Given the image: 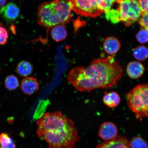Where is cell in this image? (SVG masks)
Here are the masks:
<instances>
[{
	"label": "cell",
	"instance_id": "obj_1",
	"mask_svg": "<svg viewBox=\"0 0 148 148\" xmlns=\"http://www.w3.org/2000/svg\"><path fill=\"white\" fill-rule=\"evenodd\" d=\"M36 123L37 136L49 148H74L79 141L74 122L60 112H46Z\"/></svg>",
	"mask_w": 148,
	"mask_h": 148
},
{
	"label": "cell",
	"instance_id": "obj_2",
	"mask_svg": "<svg viewBox=\"0 0 148 148\" xmlns=\"http://www.w3.org/2000/svg\"><path fill=\"white\" fill-rule=\"evenodd\" d=\"M86 70L92 90L112 88L121 79L124 72L123 68L113 56L94 59Z\"/></svg>",
	"mask_w": 148,
	"mask_h": 148
},
{
	"label": "cell",
	"instance_id": "obj_3",
	"mask_svg": "<svg viewBox=\"0 0 148 148\" xmlns=\"http://www.w3.org/2000/svg\"><path fill=\"white\" fill-rule=\"evenodd\" d=\"M69 0H54L42 3L38 7V23L46 28L64 25L70 22L72 17Z\"/></svg>",
	"mask_w": 148,
	"mask_h": 148
},
{
	"label": "cell",
	"instance_id": "obj_4",
	"mask_svg": "<svg viewBox=\"0 0 148 148\" xmlns=\"http://www.w3.org/2000/svg\"><path fill=\"white\" fill-rule=\"evenodd\" d=\"M127 106L137 119L148 117V83L140 84L130 90L126 95Z\"/></svg>",
	"mask_w": 148,
	"mask_h": 148
},
{
	"label": "cell",
	"instance_id": "obj_5",
	"mask_svg": "<svg viewBox=\"0 0 148 148\" xmlns=\"http://www.w3.org/2000/svg\"><path fill=\"white\" fill-rule=\"evenodd\" d=\"M120 21L128 27L139 20L142 14L137 0H117Z\"/></svg>",
	"mask_w": 148,
	"mask_h": 148
},
{
	"label": "cell",
	"instance_id": "obj_6",
	"mask_svg": "<svg viewBox=\"0 0 148 148\" xmlns=\"http://www.w3.org/2000/svg\"><path fill=\"white\" fill-rule=\"evenodd\" d=\"M71 10L82 16L95 18L103 13L98 7L97 0H69Z\"/></svg>",
	"mask_w": 148,
	"mask_h": 148
},
{
	"label": "cell",
	"instance_id": "obj_7",
	"mask_svg": "<svg viewBox=\"0 0 148 148\" xmlns=\"http://www.w3.org/2000/svg\"><path fill=\"white\" fill-rule=\"evenodd\" d=\"M118 129L112 122L107 121L101 124L99 131V136L102 139L108 141L117 136Z\"/></svg>",
	"mask_w": 148,
	"mask_h": 148
},
{
	"label": "cell",
	"instance_id": "obj_8",
	"mask_svg": "<svg viewBox=\"0 0 148 148\" xmlns=\"http://www.w3.org/2000/svg\"><path fill=\"white\" fill-rule=\"evenodd\" d=\"M20 9L18 5L13 3H9L0 9V13L3 18L8 23L15 21L20 14Z\"/></svg>",
	"mask_w": 148,
	"mask_h": 148
},
{
	"label": "cell",
	"instance_id": "obj_9",
	"mask_svg": "<svg viewBox=\"0 0 148 148\" xmlns=\"http://www.w3.org/2000/svg\"><path fill=\"white\" fill-rule=\"evenodd\" d=\"M96 148H131L130 142L125 137L119 136L114 139L98 144Z\"/></svg>",
	"mask_w": 148,
	"mask_h": 148
},
{
	"label": "cell",
	"instance_id": "obj_10",
	"mask_svg": "<svg viewBox=\"0 0 148 148\" xmlns=\"http://www.w3.org/2000/svg\"><path fill=\"white\" fill-rule=\"evenodd\" d=\"M145 71L143 65L137 61H133L127 64L126 72L128 77L132 79H136L142 76Z\"/></svg>",
	"mask_w": 148,
	"mask_h": 148
},
{
	"label": "cell",
	"instance_id": "obj_11",
	"mask_svg": "<svg viewBox=\"0 0 148 148\" xmlns=\"http://www.w3.org/2000/svg\"><path fill=\"white\" fill-rule=\"evenodd\" d=\"M20 86L24 93L30 95L38 90L39 85L35 77H27L22 80Z\"/></svg>",
	"mask_w": 148,
	"mask_h": 148
},
{
	"label": "cell",
	"instance_id": "obj_12",
	"mask_svg": "<svg viewBox=\"0 0 148 148\" xmlns=\"http://www.w3.org/2000/svg\"><path fill=\"white\" fill-rule=\"evenodd\" d=\"M121 47L119 40L114 36L107 38L103 43V49L108 54L113 56L119 51Z\"/></svg>",
	"mask_w": 148,
	"mask_h": 148
},
{
	"label": "cell",
	"instance_id": "obj_13",
	"mask_svg": "<svg viewBox=\"0 0 148 148\" xmlns=\"http://www.w3.org/2000/svg\"><path fill=\"white\" fill-rule=\"evenodd\" d=\"M103 101L106 106L111 108H115L121 102V98L117 92L112 91L105 92Z\"/></svg>",
	"mask_w": 148,
	"mask_h": 148
},
{
	"label": "cell",
	"instance_id": "obj_14",
	"mask_svg": "<svg viewBox=\"0 0 148 148\" xmlns=\"http://www.w3.org/2000/svg\"><path fill=\"white\" fill-rule=\"evenodd\" d=\"M64 25H60L53 27L51 31V36L56 42H60L65 39L67 36V31Z\"/></svg>",
	"mask_w": 148,
	"mask_h": 148
},
{
	"label": "cell",
	"instance_id": "obj_15",
	"mask_svg": "<svg viewBox=\"0 0 148 148\" xmlns=\"http://www.w3.org/2000/svg\"><path fill=\"white\" fill-rule=\"evenodd\" d=\"M33 67L30 62L26 60H23L18 63L16 67L17 73L21 76L27 77L32 73Z\"/></svg>",
	"mask_w": 148,
	"mask_h": 148
},
{
	"label": "cell",
	"instance_id": "obj_16",
	"mask_svg": "<svg viewBox=\"0 0 148 148\" xmlns=\"http://www.w3.org/2000/svg\"><path fill=\"white\" fill-rule=\"evenodd\" d=\"M133 55L134 58L138 61H144L148 58V49L145 46H138L134 49Z\"/></svg>",
	"mask_w": 148,
	"mask_h": 148
},
{
	"label": "cell",
	"instance_id": "obj_17",
	"mask_svg": "<svg viewBox=\"0 0 148 148\" xmlns=\"http://www.w3.org/2000/svg\"><path fill=\"white\" fill-rule=\"evenodd\" d=\"M0 148H16L13 140L6 133L0 134Z\"/></svg>",
	"mask_w": 148,
	"mask_h": 148
},
{
	"label": "cell",
	"instance_id": "obj_18",
	"mask_svg": "<svg viewBox=\"0 0 148 148\" xmlns=\"http://www.w3.org/2000/svg\"><path fill=\"white\" fill-rule=\"evenodd\" d=\"M5 85L7 89L9 90H14L16 89L19 86V81L16 76L10 75L5 78Z\"/></svg>",
	"mask_w": 148,
	"mask_h": 148
},
{
	"label": "cell",
	"instance_id": "obj_19",
	"mask_svg": "<svg viewBox=\"0 0 148 148\" xmlns=\"http://www.w3.org/2000/svg\"><path fill=\"white\" fill-rule=\"evenodd\" d=\"M117 1V0H97L98 7L103 12H108L112 9Z\"/></svg>",
	"mask_w": 148,
	"mask_h": 148
},
{
	"label": "cell",
	"instance_id": "obj_20",
	"mask_svg": "<svg viewBox=\"0 0 148 148\" xmlns=\"http://www.w3.org/2000/svg\"><path fill=\"white\" fill-rule=\"evenodd\" d=\"M131 148H148L147 142L140 136L133 138L130 142Z\"/></svg>",
	"mask_w": 148,
	"mask_h": 148
},
{
	"label": "cell",
	"instance_id": "obj_21",
	"mask_svg": "<svg viewBox=\"0 0 148 148\" xmlns=\"http://www.w3.org/2000/svg\"><path fill=\"white\" fill-rule=\"evenodd\" d=\"M105 13L107 20L112 23L116 24L120 22L119 14L117 9H112Z\"/></svg>",
	"mask_w": 148,
	"mask_h": 148
},
{
	"label": "cell",
	"instance_id": "obj_22",
	"mask_svg": "<svg viewBox=\"0 0 148 148\" xmlns=\"http://www.w3.org/2000/svg\"><path fill=\"white\" fill-rule=\"evenodd\" d=\"M138 41L140 43H144L148 42V31L147 29H141L136 35Z\"/></svg>",
	"mask_w": 148,
	"mask_h": 148
},
{
	"label": "cell",
	"instance_id": "obj_23",
	"mask_svg": "<svg viewBox=\"0 0 148 148\" xmlns=\"http://www.w3.org/2000/svg\"><path fill=\"white\" fill-rule=\"evenodd\" d=\"M8 38V33L6 29L0 26V45L6 43Z\"/></svg>",
	"mask_w": 148,
	"mask_h": 148
},
{
	"label": "cell",
	"instance_id": "obj_24",
	"mask_svg": "<svg viewBox=\"0 0 148 148\" xmlns=\"http://www.w3.org/2000/svg\"><path fill=\"white\" fill-rule=\"evenodd\" d=\"M139 23L143 29L148 31V12L142 14L139 20Z\"/></svg>",
	"mask_w": 148,
	"mask_h": 148
},
{
	"label": "cell",
	"instance_id": "obj_25",
	"mask_svg": "<svg viewBox=\"0 0 148 148\" xmlns=\"http://www.w3.org/2000/svg\"><path fill=\"white\" fill-rule=\"evenodd\" d=\"M142 13L148 12V0H137Z\"/></svg>",
	"mask_w": 148,
	"mask_h": 148
},
{
	"label": "cell",
	"instance_id": "obj_26",
	"mask_svg": "<svg viewBox=\"0 0 148 148\" xmlns=\"http://www.w3.org/2000/svg\"><path fill=\"white\" fill-rule=\"evenodd\" d=\"M7 0H0V7H3L7 2Z\"/></svg>",
	"mask_w": 148,
	"mask_h": 148
}]
</instances>
